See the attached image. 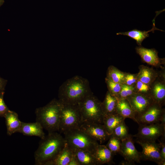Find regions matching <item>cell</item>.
<instances>
[{
    "label": "cell",
    "instance_id": "obj_1",
    "mask_svg": "<svg viewBox=\"0 0 165 165\" xmlns=\"http://www.w3.org/2000/svg\"><path fill=\"white\" fill-rule=\"evenodd\" d=\"M92 92L88 80L76 75L67 79L60 86L59 100L64 104L78 105Z\"/></svg>",
    "mask_w": 165,
    "mask_h": 165
},
{
    "label": "cell",
    "instance_id": "obj_2",
    "mask_svg": "<svg viewBox=\"0 0 165 165\" xmlns=\"http://www.w3.org/2000/svg\"><path fill=\"white\" fill-rule=\"evenodd\" d=\"M34 153L35 164L50 165L64 147L66 141L64 138L56 132H49L41 139Z\"/></svg>",
    "mask_w": 165,
    "mask_h": 165
},
{
    "label": "cell",
    "instance_id": "obj_3",
    "mask_svg": "<svg viewBox=\"0 0 165 165\" xmlns=\"http://www.w3.org/2000/svg\"><path fill=\"white\" fill-rule=\"evenodd\" d=\"M62 104L54 99L46 105L35 110L36 121L49 132L59 131Z\"/></svg>",
    "mask_w": 165,
    "mask_h": 165
},
{
    "label": "cell",
    "instance_id": "obj_4",
    "mask_svg": "<svg viewBox=\"0 0 165 165\" xmlns=\"http://www.w3.org/2000/svg\"><path fill=\"white\" fill-rule=\"evenodd\" d=\"M83 122L103 123V113L101 102L92 92L87 96L78 105Z\"/></svg>",
    "mask_w": 165,
    "mask_h": 165
},
{
    "label": "cell",
    "instance_id": "obj_5",
    "mask_svg": "<svg viewBox=\"0 0 165 165\" xmlns=\"http://www.w3.org/2000/svg\"><path fill=\"white\" fill-rule=\"evenodd\" d=\"M66 142L72 149L86 150L93 153L99 145L97 141L79 128L64 133Z\"/></svg>",
    "mask_w": 165,
    "mask_h": 165
},
{
    "label": "cell",
    "instance_id": "obj_6",
    "mask_svg": "<svg viewBox=\"0 0 165 165\" xmlns=\"http://www.w3.org/2000/svg\"><path fill=\"white\" fill-rule=\"evenodd\" d=\"M82 123L78 105L62 104L59 131L64 134L69 130L79 128Z\"/></svg>",
    "mask_w": 165,
    "mask_h": 165
},
{
    "label": "cell",
    "instance_id": "obj_7",
    "mask_svg": "<svg viewBox=\"0 0 165 165\" xmlns=\"http://www.w3.org/2000/svg\"><path fill=\"white\" fill-rule=\"evenodd\" d=\"M136 143L142 148L140 152L141 160L154 162L159 165H165V161L163 160L160 155L161 144L156 141H148L136 139Z\"/></svg>",
    "mask_w": 165,
    "mask_h": 165
},
{
    "label": "cell",
    "instance_id": "obj_8",
    "mask_svg": "<svg viewBox=\"0 0 165 165\" xmlns=\"http://www.w3.org/2000/svg\"><path fill=\"white\" fill-rule=\"evenodd\" d=\"M138 132L133 137L145 140L156 141L160 137L165 138V125L160 123L150 124H139Z\"/></svg>",
    "mask_w": 165,
    "mask_h": 165
},
{
    "label": "cell",
    "instance_id": "obj_9",
    "mask_svg": "<svg viewBox=\"0 0 165 165\" xmlns=\"http://www.w3.org/2000/svg\"><path fill=\"white\" fill-rule=\"evenodd\" d=\"M121 141V147L119 152L129 165L134 164L135 162L140 163L141 160V153L135 148L133 136L129 134Z\"/></svg>",
    "mask_w": 165,
    "mask_h": 165
},
{
    "label": "cell",
    "instance_id": "obj_10",
    "mask_svg": "<svg viewBox=\"0 0 165 165\" xmlns=\"http://www.w3.org/2000/svg\"><path fill=\"white\" fill-rule=\"evenodd\" d=\"M79 128L92 138L99 141L100 144L109 139L111 135L107 132L103 124L83 122Z\"/></svg>",
    "mask_w": 165,
    "mask_h": 165
},
{
    "label": "cell",
    "instance_id": "obj_11",
    "mask_svg": "<svg viewBox=\"0 0 165 165\" xmlns=\"http://www.w3.org/2000/svg\"><path fill=\"white\" fill-rule=\"evenodd\" d=\"M164 112L160 105L154 102L145 112L136 116V122L138 124L160 123L162 116Z\"/></svg>",
    "mask_w": 165,
    "mask_h": 165
},
{
    "label": "cell",
    "instance_id": "obj_12",
    "mask_svg": "<svg viewBox=\"0 0 165 165\" xmlns=\"http://www.w3.org/2000/svg\"><path fill=\"white\" fill-rule=\"evenodd\" d=\"M127 99L136 116L142 113L154 103L150 96L140 93L133 94Z\"/></svg>",
    "mask_w": 165,
    "mask_h": 165
},
{
    "label": "cell",
    "instance_id": "obj_13",
    "mask_svg": "<svg viewBox=\"0 0 165 165\" xmlns=\"http://www.w3.org/2000/svg\"><path fill=\"white\" fill-rule=\"evenodd\" d=\"M41 125L36 121L34 123L22 122L19 133L27 136H35L43 139L45 137Z\"/></svg>",
    "mask_w": 165,
    "mask_h": 165
},
{
    "label": "cell",
    "instance_id": "obj_14",
    "mask_svg": "<svg viewBox=\"0 0 165 165\" xmlns=\"http://www.w3.org/2000/svg\"><path fill=\"white\" fill-rule=\"evenodd\" d=\"M137 53L140 56L142 60L148 64L156 66L160 63V60L158 53L154 49H148L143 47H137Z\"/></svg>",
    "mask_w": 165,
    "mask_h": 165
},
{
    "label": "cell",
    "instance_id": "obj_15",
    "mask_svg": "<svg viewBox=\"0 0 165 165\" xmlns=\"http://www.w3.org/2000/svg\"><path fill=\"white\" fill-rule=\"evenodd\" d=\"M8 135L19 132L20 128L22 122L19 119L17 114L15 112L9 110L5 116Z\"/></svg>",
    "mask_w": 165,
    "mask_h": 165
},
{
    "label": "cell",
    "instance_id": "obj_16",
    "mask_svg": "<svg viewBox=\"0 0 165 165\" xmlns=\"http://www.w3.org/2000/svg\"><path fill=\"white\" fill-rule=\"evenodd\" d=\"M155 17L152 20L153 26L152 28L149 30L147 31H142L139 30L137 29H134L133 30L125 32H118L116 33V35H122L129 36L135 40L137 44L138 45L141 46L142 41L145 39L149 37V34L148 33V32H152V33H154V31L155 30L164 31L156 27L155 21Z\"/></svg>",
    "mask_w": 165,
    "mask_h": 165
},
{
    "label": "cell",
    "instance_id": "obj_17",
    "mask_svg": "<svg viewBox=\"0 0 165 165\" xmlns=\"http://www.w3.org/2000/svg\"><path fill=\"white\" fill-rule=\"evenodd\" d=\"M93 154L98 165L112 163L114 155L106 145L99 144L94 150Z\"/></svg>",
    "mask_w": 165,
    "mask_h": 165
},
{
    "label": "cell",
    "instance_id": "obj_18",
    "mask_svg": "<svg viewBox=\"0 0 165 165\" xmlns=\"http://www.w3.org/2000/svg\"><path fill=\"white\" fill-rule=\"evenodd\" d=\"M116 112L125 119L129 118L136 122V114L127 99H118Z\"/></svg>",
    "mask_w": 165,
    "mask_h": 165
},
{
    "label": "cell",
    "instance_id": "obj_19",
    "mask_svg": "<svg viewBox=\"0 0 165 165\" xmlns=\"http://www.w3.org/2000/svg\"><path fill=\"white\" fill-rule=\"evenodd\" d=\"M118 99L108 91L107 92L103 101L101 102L104 117L116 113V107Z\"/></svg>",
    "mask_w": 165,
    "mask_h": 165
},
{
    "label": "cell",
    "instance_id": "obj_20",
    "mask_svg": "<svg viewBox=\"0 0 165 165\" xmlns=\"http://www.w3.org/2000/svg\"><path fill=\"white\" fill-rule=\"evenodd\" d=\"M72 150L80 165H98L92 152L86 150Z\"/></svg>",
    "mask_w": 165,
    "mask_h": 165
},
{
    "label": "cell",
    "instance_id": "obj_21",
    "mask_svg": "<svg viewBox=\"0 0 165 165\" xmlns=\"http://www.w3.org/2000/svg\"><path fill=\"white\" fill-rule=\"evenodd\" d=\"M125 119L119 114L116 113L104 116L103 124L108 134L111 135L114 128L124 121Z\"/></svg>",
    "mask_w": 165,
    "mask_h": 165
},
{
    "label": "cell",
    "instance_id": "obj_22",
    "mask_svg": "<svg viewBox=\"0 0 165 165\" xmlns=\"http://www.w3.org/2000/svg\"><path fill=\"white\" fill-rule=\"evenodd\" d=\"M73 155L72 149L66 142L61 151L50 165H68Z\"/></svg>",
    "mask_w": 165,
    "mask_h": 165
},
{
    "label": "cell",
    "instance_id": "obj_23",
    "mask_svg": "<svg viewBox=\"0 0 165 165\" xmlns=\"http://www.w3.org/2000/svg\"><path fill=\"white\" fill-rule=\"evenodd\" d=\"M153 92L151 98L155 103L160 105L165 97L164 86L160 83H156L153 87Z\"/></svg>",
    "mask_w": 165,
    "mask_h": 165
},
{
    "label": "cell",
    "instance_id": "obj_24",
    "mask_svg": "<svg viewBox=\"0 0 165 165\" xmlns=\"http://www.w3.org/2000/svg\"><path fill=\"white\" fill-rule=\"evenodd\" d=\"M125 74L113 66H109L108 69L107 77L113 82L123 84Z\"/></svg>",
    "mask_w": 165,
    "mask_h": 165
},
{
    "label": "cell",
    "instance_id": "obj_25",
    "mask_svg": "<svg viewBox=\"0 0 165 165\" xmlns=\"http://www.w3.org/2000/svg\"><path fill=\"white\" fill-rule=\"evenodd\" d=\"M138 78V80L148 85L153 80L154 74L149 68L144 67L140 70Z\"/></svg>",
    "mask_w": 165,
    "mask_h": 165
},
{
    "label": "cell",
    "instance_id": "obj_26",
    "mask_svg": "<svg viewBox=\"0 0 165 165\" xmlns=\"http://www.w3.org/2000/svg\"><path fill=\"white\" fill-rule=\"evenodd\" d=\"M129 135L128 127L126 125L124 121L114 128L111 134L120 140L125 138Z\"/></svg>",
    "mask_w": 165,
    "mask_h": 165
},
{
    "label": "cell",
    "instance_id": "obj_27",
    "mask_svg": "<svg viewBox=\"0 0 165 165\" xmlns=\"http://www.w3.org/2000/svg\"><path fill=\"white\" fill-rule=\"evenodd\" d=\"M106 146L114 155L117 153H119L121 147V141L114 136L111 135Z\"/></svg>",
    "mask_w": 165,
    "mask_h": 165
},
{
    "label": "cell",
    "instance_id": "obj_28",
    "mask_svg": "<svg viewBox=\"0 0 165 165\" xmlns=\"http://www.w3.org/2000/svg\"><path fill=\"white\" fill-rule=\"evenodd\" d=\"M105 82L108 89V91L112 95L118 98L122 84L114 82L107 77L105 79Z\"/></svg>",
    "mask_w": 165,
    "mask_h": 165
},
{
    "label": "cell",
    "instance_id": "obj_29",
    "mask_svg": "<svg viewBox=\"0 0 165 165\" xmlns=\"http://www.w3.org/2000/svg\"><path fill=\"white\" fill-rule=\"evenodd\" d=\"M134 88L125 84L122 85L121 88L118 96L119 99H127L134 94Z\"/></svg>",
    "mask_w": 165,
    "mask_h": 165
},
{
    "label": "cell",
    "instance_id": "obj_30",
    "mask_svg": "<svg viewBox=\"0 0 165 165\" xmlns=\"http://www.w3.org/2000/svg\"><path fill=\"white\" fill-rule=\"evenodd\" d=\"M4 91L0 92V117H4L9 110L3 99Z\"/></svg>",
    "mask_w": 165,
    "mask_h": 165
},
{
    "label": "cell",
    "instance_id": "obj_31",
    "mask_svg": "<svg viewBox=\"0 0 165 165\" xmlns=\"http://www.w3.org/2000/svg\"><path fill=\"white\" fill-rule=\"evenodd\" d=\"M136 87L139 93L143 94L147 93L149 89L148 85L139 80H138L136 83Z\"/></svg>",
    "mask_w": 165,
    "mask_h": 165
},
{
    "label": "cell",
    "instance_id": "obj_32",
    "mask_svg": "<svg viewBox=\"0 0 165 165\" xmlns=\"http://www.w3.org/2000/svg\"><path fill=\"white\" fill-rule=\"evenodd\" d=\"M136 77L134 75L128 74L125 75L123 84L128 86H132L136 82Z\"/></svg>",
    "mask_w": 165,
    "mask_h": 165
},
{
    "label": "cell",
    "instance_id": "obj_33",
    "mask_svg": "<svg viewBox=\"0 0 165 165\" xmlns=\"http://www.w3.org/2000/svg\"><path fill=\"white\" fill-rule=\"evenodd\" d=\"M161 144L160 155L163 160L165 161V143L164 140L160 142Z\"/></svg>",
    "mask_w": 165,
    "mask_h": 165
},
{
    "label": "cell",
    "instance_id": "obj_34",
    "mask_svg": "<svg viewBox=\"0 0 165 165\" xmlns=\"http://www.w3.org/2000/svg\"><path fill=\"white\" fill-rule=\"evenodd\" d=\"M7 80L0 77V92L4 91Z\"/></svg>",
    "mask_w": 165,
    "mask_h": 165
},
{
    "label": "cell",
    "instance_id": "obj_35",
    "mask_svg": "<svg viewBox=\"0 0 165 165\" xmlns=\"http://www.w3.org/2000/svg\"><path fill=\"white\" fill-rule=\"evenodd\" d=\"M68 165H80L74 153Z\"/></svg>",
    "mask_w": 165,
    "mask_h": 165
},
{
    "label": "cell",
    "instance_id": "obj_36",
    "mask_svg": "<svg viewBox=\"0 0 165 165\" xmlns=\"http://www.w3.org/2000/svg\"><path fill=\"white\" fill-rule=\"evenodd\" d=\"M4 0H0V7L3 4Z\"/></svg>",
    "mask_w": 165,
    "mask_h": 165
}]
</instances>
